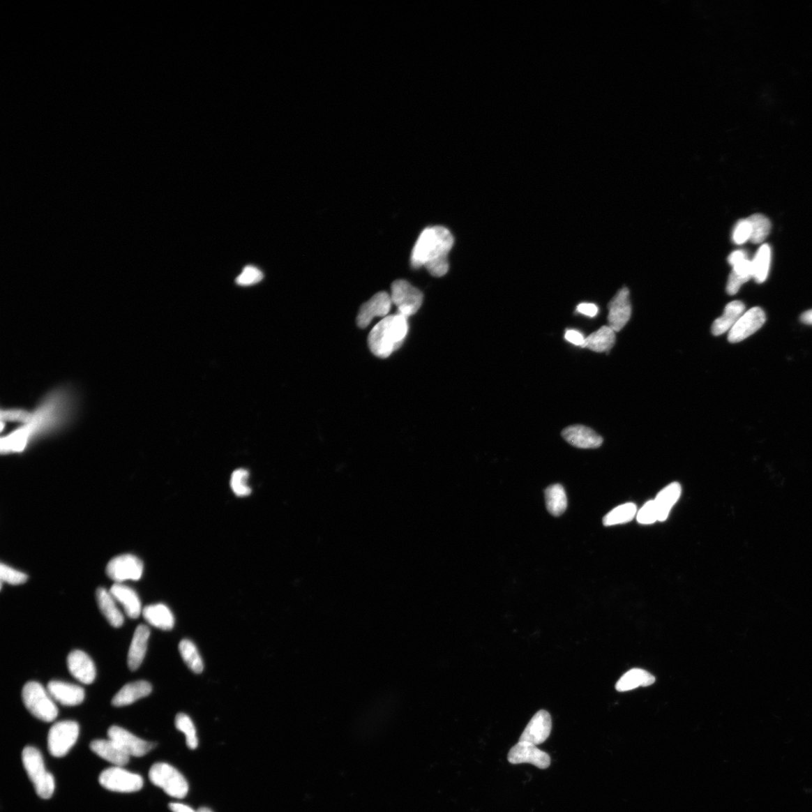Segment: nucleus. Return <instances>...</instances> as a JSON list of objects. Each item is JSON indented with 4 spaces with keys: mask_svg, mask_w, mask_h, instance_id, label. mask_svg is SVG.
Listing matches in <instances>:
<instances>
[{
    "mask_svg": "<svg viewBox=\"0 0 812 812\" xmlns=\"http://www.w3.org/2000/svg\"><path fill=\"white\" fill-rule=\"evenodd\" d=\"M73 409V396L66 389L47 393L32 412L30 421L1 439L2 453L22 452L37 438L64 428Z\"/></svg>",
    "mask_w": 812,
    "mask_h": 812,
    "instance_id": "nucleus-1",
    "label": "nucleus"
},
{
    "mask_svg": "<svg viewBox=\"0 0 812 812\" xmlns=\"http://www.w3.org/2000/svg\"><path fill=\"white\" fill-rule=\"evenodd\" d=\"M453 241L451 232L446 227L434 226L423 230L412 250V266L415 269L423 266L434 277L446 275Z\"/></svg>",
    "mask_w": 812,
    "mask_h": 812,
    "instance_id": "nucleus-2",
    "label": "nucleus"
},
{
    "mask_svg": "<svg viewBox=\"0 0 812 812\" xmlns=\"http://www.w3.org/2000/svg\"><path fill=\"white\" fill-rule=\"evenodd\" d=\"M409 333L408 318L400 314L386 316L377 324L368 337L372 353L380 359H388L403 345Z\"/></svg>",
    "mask_w": 812,
    "mask_h": 812,
    "instance_id": "nucleus-3",
    "label": "nucleus"
},
{
    "mask_svg": "<svg viewBox=\"0 0 812 812\" xmlns=\"http://www.w3.org/2000/svg\"><path fill=\"white\" fill-rule=\"evenodd\" d=\"M22 761L38 796L45 799L51 798L55 789L54 779L46 770L40 751L32 746L26 747L22 752Z\"/></svg>",
    "mask_w": 812,
    "mask_h": 812,
    "instance_id": "nucleus-4",
    "label": "nucleus"
},
{
    "mask_svg": "<svg viewBox=\"0 0 812 812\" xmlns=\"http://www.w3.org/2000/svg\"><path fill=\"white\" fill-rule=\"evenodd\" d=\"M22 699L25 707L34 717L45 722L54 721L58 714V709L50 692L43 686L36 682H30L24 685Z\"/></svg>",
    "mask_w": 812,
    "mask_h": 812,
    "instance_id": "nucleus-5",
    "label": "nucleus"
},
{
    "mask_svg": "<svg viewBox=\"0 0 812 812\" xmlns=\"http://www.w3.org/2000/svg\"><path fill=\"white\" fill-rule=\"evenodd\" d=\"M149 779L153 784L172 797L185 798L189 790L188 783L175 767L165 762L153 765L149 771Z\"/></svg>",
    "mask_w": 812,
    "mask_h": 812,
    "instance_id": "nucleus-6",
    "label": "nucleus"
},
{
    "mask_svg": "<svg viewBox=\"0 0 812 812\" xmlns=\"http://www.w3.org/2000/svg\"><path fill=\"white\" fill-rule=\"evenodd\" d=\"M80 736L79 724L73 721H63L54 723L48 732L47 748L55 758L67 755L74 746Z\"/></svg>",
    "mask_w": 812,
    "mask_h": 812,
    "instance_id": "nucleus-7",
    "label": "nucleus"
},
{
    "mask_svg": "<svg viewBox=\"0 0 812 812\" xmlns=\"http://www.w3.org/2000/svg\"><path fill=\"white\" fill-rule=\"evenodd\" d=\"M391 298L392 303L398 308V313L408 318L418 313L423 296L420 290L400 279L392 284Z\"/></svg>",
    "mask_w": 812,
    "mask_h": 812,
    "instance_id": "nucleus-8",
    "label": "nucleus"
},
{
    "mask_svg": "<svg viewBox=\"0 0 812 812\" xmlns=\"http://www.w3.org/2000/svg\"><path fill=\"white\" fill-rule=\"evenodd\" d=\"M100 784L106 790L119 792H133L141 790L144 781L141 776L114 767L104 770L99 777Z\"/></svg>",
    "mask_w": 812,
    "mask_h": 812,
    "instance_id": "nucleus-9",
    "label": "nucleus"
},
{
    "mask_svg": "<svg viewBox=\"0 0 812 812\" xmlns=\"http://www.w3.org/2000/svg\"><path fill=\"white\" fill-rule=\"evenodd\" d=\"M106 573L113 581L119 584L127 580L138 581L143 573V564L137 557L124 555L112 559Z\"/></svg>",
    "mask_w": 812,
    "mask_h": 812,
    "instance_id": "nucleus-10",
    "label": "nucleus"
},
{
    "mask_svg": "<svg viewBox=\"0 0 812 812\" xmlns=\"http://www.w3.org/2000/svg\"><path fill=\"white\" fill-rule=\"evenodd\" d=\"M108 737L117 743L120 748L130 757H143L156 747V743L144 741L135 737L128 730L118 726H112L110 728Z\"/></svg>",
    "mask_w": 812,
    "mask_h": 812,
    "instance_id": "nucleus-11",
    "label": "nucleus"
},
{
    "mask_svg": "<svg viewBox=\"0 0 812 812\" xmlns=\"http://www.w3.org/2000/svg\"><path fill=\"white\" fill-rule=\"evenodd\" d=\"M766 315L760 307L749 309L744 313L729 332L730 343H740L756 333L766 322Z\"/></svg>",
    "mask_w": 812,
    "mask_h": 812,
    "instance_id": "nucleus-12",
    "label": "nucleus"
},
{
    "mask_svg": "<svg viewBox=\"0 0 812 812\" xmlns=\"http://www.w3.org/2000/svg\"><path fill=\"white\" fill-rule=\"evenodd\" d=\"M508 760L511 765L529 763L541 769H546L550 765L548 753L538 749L535 744L520 741L509 751Z\"/></svg>",
    "mask_w": 812,
    "mask_h": 812,
    "instance_id": "nucleus-13",
    "label": "nucleus"
},
{
    "mask_svg": "<svg viewBox=\"0 0 812 812\" xmlns=\"http://www.w3.org/2000/svg\"><path fill=\"white\" fill-rule=\"evenodd\" d=\"M608 326L615 332H619L629 322L632 307L630 301V292L624 287L618 292L608 304Z\"/></svg>",
    "mask_w": 812,
    "mask_h": 812,
    "instance_id": "nucleus-14",
    "label": "nucleus"
},
{
    "mask_svg": "<svg viewBox=\"0 0 812 812\" xmlns=\"http://www.w3.org/2000/svg\"><path fill=\"white\" fill-rule=\"evenodd\" d=\"M392 304L391 295L388 293L376 294L361 307L356 317L357 326L365 329L375 317H385L391 311Z\"/></svg>",
    "mask_w": 812,
    "mask_h": 812,
    "instance_id": "nucleus-15",
    "label": "nucleus"
},
{
    "mask_svg": "<svg viewBox=\"0 0 812 812\" xmlns=\"http://www.w3.org/2000/svg\"><path fill=\"white\" fill-rule=\"evenodd\" d=\"M552 729V720L550 714L546 710H540L529 721L519 741L538 746L548 739Z\"/></svg>",
    "mask_w": 812,
    "mask_h": 812,
    "instance_id": "nucleus-16",
    "label": "nucleus"
},
{
    "mask_svg": "<svg viewBox=\"0 0 812 812\" xmlns=\"http://www.w3.org/2000/svg\"><path fill=\"white\" fill-rule=\"evenodd\" d=\"M562 435L569 444L578 449H597L603 442V439L599 434L584 425L569 426L562 431Z\"/></svg>",
    "mask_w": 812,
    "mask_h": 812,
    "instance_id": "nucleus-17",
    "label": "nucleus"
},
{
    "mask_svg": "<svg viewBox=\"0 0 812 812\" xmlns=\"http://www.w3.org/2000/svg\"><path fill=\"white\" fill-rule=\"evenodd\" d=\"M68 669L74 678L84 684H92L96 678V667L91 657L85 652H72L67 659Z\"/></svg>",
    "mask_w": 812,
    "mask_h": 812,
    "instance_id": "nucleus-18",
    "label": "nucleus"
},
{
    "mask_svg": "<svg viewBox=\"0 0 812 812\" xmlns=\"http://www.w3.org/2000/svg\"><path fill=\"white\" fill-rule=\"evenodd\" d=\"M47 690L54 701L66 707L78 705L85 697L84 690L80 686L60 681L48 683Z\"/></svg>",
    "mask_w": 812,
    "mask_h": 812,
    "instance_id": "nucleus-19",
    "label": "nucleus"
},
{
    "mask_svg": "<svg viewBox=\"0 0 812 812\" xmlns=\"http://www.w3.org/2000/svg\"><path fill=\"white\" fill-rule=\"evenodd\" d=\"M150 634L149 628L146 625L140 624L135 629L128 657L131 671L138 670L146 656Z\"/></svg>",
    "mask_w": 812,
    "mask_h": 812,
    "instance_id": "nucleus-20",
    "label": "nucleus"
},
{
    "mask_svg": "<svg viewBox=\"0 0 812 812\" xmlns=\"http://www.w3.org/2000/svg\"><path fill=\"white\" fill-rule=\"evenodd\" d=\"M91 749L96 755L108 761L115 767H123L130 761V756L127 755L113 740L96 739L91 743Z\"/></svg>",
    "mask_w": 812,
    "mask_h": 812,
    "instance_id": "nucleus-21",
    "label": "nucleus"
},
{
    "mask_svg": "<svg viewBox=\"0 0 812 812\" xmlns=\"http://www.w3.org/2000/svg\"><path fill=\"white\" fill-rule=\"evenodd\" d=\"M152 691L151 684L146 681L129 683L114 696L112 704L115 707H123L147 697Z\"/></svg>",
    "mask_w": 812,
    "mask_h": 812,
    "instance_id": "nucleus-22",
    "label": "nucleus"
},
{
    "mask_svg": "<svg viewBox=\"0 0 812 812\" xmlns=\"http://www.w3.org/2000/svg\"><path fill=\"white\" fill-rule=\"evenodd\" d=\"M110 593L115 601L123 606L125 613L130 618L137 619L140 617L142 604L138 595L133 589L118 583L111 587Z\"/></svg>",
    "mask_w": 812,
    "mask_h": 812,
    "instance_id": "nucleus-23",
    "label": "nucleus"
},
{
    "mask_svg": "<svg viewBox=\"0 0 812 812\" xmlns=\"http://www.w3.org/2000/svg\"><path fill=\"white\" fill-rule=\"evenodd\" d=\"M746 306L741 301H732L725 307L723 314L715 320L712 326V333L715 336L730 331L744 314Z\"/></svg>",
    "mask_w": 812,
    "mask_h": 812,
    "instance_id": "nucleus-24",
    "label": "nucleus"
},
{
    "mask_svg": "<svg viewBox=\"0 0 812 812\" xmlns=\"http://www.w3.org/2000/svg\"><path fill=\"white\" fill-rule=\"evenodd\" d=\"M142 615L149 624L163 631H170L175 625V617L170 609L161 603L146 606Z\"/></svg>",
    "mask_w": 812,
    "mask_h": 812,
    "instance_id": "nucleus-25",
    "label": "nucleus"
},
{
    "mask_svg": "<svg viewBox=\"0 0 812 812\" xmlns=\"http://www.w3.org/2000/svg\"><path fill=\"white\" fill-rule=\"evenodd\" d=\"M681 495L682 487L678 482L671 483L659 492L654 499L659 510V521L663 522L668 518L672 508L678 502Z\"/></svg>",
    "mask_w": 812,
    "mask_h": 812,
    "instance_id": "nucleus-26",
    "label": "nucleus"
},
{
    "mask_svg": "<svg viewBox=\"0 0 812 812\" xmlns=\"http://www.w3.org/2000/svg\"><path fill=\"white\" fill-rule=\"evenodd\" d=\"M96 599L101 612L110 624L115 627H121L124 622L123 616L110 592L104 588H99L96 592Z\"/></svg>",
    "mask_w": 812,
    "mask_h": 812,
    "instance_id": "nucleus-27",
    "label": "nucleus"
},
{
    "mask_svg": "<svg viewBox=\"0 0 812 812\" xmlns=\"http://www.w3.org/2000/svg\"><path fill=\"white\" fill-rule=\"evenodd\" d=\"M615 341V332L610 326H603L585 338L582 347L598 353L608 352L612 349Z\"/></svg>",
    "mask_w": 812,
    "mask_h": 812,
    "instance_id": "nucleus-28",
    "label": "nucleus"
},
{
    "mask_svg": "<svg viewBox=\"0 0 812 812\" xmlns=\"http://www.w3.org/2000/svg\"><path fill=\"white\" fill-rule=\"evenodd\" d=\"M655 677L642 669H633L625 673L616 684V690L628 691L639 687H647L655 682Z\"/></svg>",
    "mask_w": 812,
    "mask_h": 812,
    "instance_id": "nucleus-29",
    "label": "nucleus"
},
{
    "mask_svg": "<svg viewBox=\"0 0 812 812\" xmlns=\"http://www.w3.org/2000/svg\"><path fill=\"white\" fill-rule=\"evenodd\" d=\"M546 508L550 515L562 516L567 509V497L564 488L559 484L548 487L545 490Z\"/></svg>",
    "mask_w": 812,
    "mask_h": 812,
    "instance_id": "nucleus-30",
    "label": "nucleus"
},
{
    "mask_svg": "<svg viewBox=\"0 0 812 812\" xmlns=\"http://www.w3.org/2000/svg\"><path fill=\"white\" fill-rule=\"evenodd\" d=\"M732 267L727 286V292L730 295L737 294L742 285L753 278L751 260H744Z\"/></svg>",
    "mask_w": 812,
    "mask_h": 812,
    "instance_id": "nucleus-31",
    "label": "nucleus"
},
{
    "mask_svg": "<svg viewBox=\"0 0 812 812\" xmlns=\"http://www.w3.org/2000/svg\"><path fill=\"white\" fill-rule=\"evenodd\" d=\"M772 251L768 244L762 245L751 260L753 278L758 283H765L768 277L771 264Z\"/></svg>",
    "mask_w": 812,
    "mask_h": 812,
    "instance_id": "nucleus-32",
    "label": "nucleus"
},
{
    "mask_svg": "<svg viewBox=\"0 0 812 812\" xmlns=\"http://www.w3.org/2000/svg\"><path fill=\"white\" fill-rule=\"evenodd\" d=\"M637 512L636 504L627 502L609 511L603 518V523L606 527L626 524L635 518Z\"/></svg>",
    "mask_w": 812,
    "mask_h": 812,
    "instance_id": "nucleus-33",
    "label": "nucleus"
},
{
    "mask_svg": "<svg viewBox=\"0 0 812 812\" xmlns=\"http://www.w3.org/2000/svg\"><path fill=\"white\" fill-rule=\"evenodd\" d=\"M180 654L188 668L193 672L200 674L204 669V664L195 643L188 640H183L179 646Z\"/></svg>",
    "mask_w": 812,
    "mask_h": 812,
    "instance_id": "nucleus-34",
    "label": "nucleus"
},
{
    "mask_svg": "<svg viewBox=\"0 0 812 812\" xmlns=\"http://www.w3.org/2000/svg\"><path fill=\"white\" fill-rule=\"evenodd\" d=\"M748 220L751 226V236L750 241L753 244H760L769 236L771 230V222L765 216L755 214Z\"/></svg>",
    "mask_w": 812,
    "mask_h": 812,
    "instance_id": "nucleus-35",
    "label": "nucleus"
},
{
    "mask_svg": "<svg viewBox=\"0 0 812 812\" xmlns=\"http://www.w3.org/2000/svg\"><path fill=\"white\" fill-rule=\"evenodd\" d=\"M177 730L186 735L187 746L191 749H196L198 746V738L195 723L186 714L180 713L176 718Z\"/></svg>",
    "mask_w": 812,
    "mask_h": 812,
    "instance_id": "nucleus-36",
    "label": "nucleus"
},
{
    "mask_svg": "<svg viewBox=\"0 0 812 812\" xmlns=\"http://www.w3.org/2000/svg\"><path fill=\"white\" fill-rule=\"evenodd\" d=\"M249 473L247 470L239 469L232 474L230 486L234 494L240 497L250 495L251 489L248 485Z\"/></svg>",
    "mask_w": 812,
    "mask_h": 812,
    "instance_id": "nucleus-37",
    "label": "nucleus"
},
{
    "mask_svg": "<svg viewBox=\"0 0 812 812\" xmlns=\"http://www.w3.org/2000/svg\"><path fill=\"white\" fill-rule=\"evenodd\" d=\"M637 521L641 525H649L659 521V510H657L655 501L650 500L647 502L642 508L637 512Z\"/></svg>",
    "mask_w": 812,
    "mask_h": 812,
    "instance_id": "nucleus-38",
    "label": "nucleus"
},
{
    "mask_svg": "<svg viewBox=\"0 0 812 812\" xmlns=\"http://www.w3.org/2000/svg\"><path fill=\"white\" fill-rule=\"evenodd\" d=\"M264 274L261 271L253 266H247L236 279V283L240 286L253 285L262 281Z\"/></svg>",
    "mask_w": 812,
    "mask_h": 812,
    "instance_id": "nucleus-39",
    "label": "nucleus"
},
{
    "mask_svg": "<svg viewBox=\"0 0 812 812\" xmlns=\"http://www.w3.org/2000/svg\"><path fill=\"white\" fill-rule=\"evenodd\" d=\"M32 412L23 409H8L1 410V422H17L22 425L31 419Z\"/></svg>",
    "mask_w": 812,
    "mask_h": 812,
    "instance_id": "nucleus-40",
    "label": "nucleus"
},
{
    "mask_svg": "<svg viewBox=\"0 0 812 812\" xmlns=\"http://www.w3.org/2000/svg\"><path fill=\"white\" fill-rule=\"evenodd\" d=\"M751 226L748 218L739 220L735 227L732 234L734 243L743 245L751 239Z\"/></svg>",
    "mask_w": 812,
    "mask_h": 812,
    "instance_id": "nucleus-41",
    "label": "nucleus"
},
{
    "mask_svg": "<svg viewBox=\"0 0 812 812\" xmlns=\"http://www.w3.org/2000/svg\"><path fill=\"white\" fill-rule=\"evenodd\" d=\"M0 577L2 582L14 585L23 584L27 580V576L24 573L3 564L0 567Z\"/></svg>",
    "mask_w": 812,
    "mask_h": 812,
    "instance_id": "nucleus-42",
    "label": "nucleus"
},
{
    "mask_svg": "<svg viewBox=\"0 0 812 812\" xmlns=\"http://www.w3.org/2000/svg\"><path fill=\"white\" fill-rule=\"evenodd\" d=\"M565 338L569 343L581 347L585 340V338L582 333L574 330L567 331L565 334Z\"/></svg>",
    "mask_w": 812,
    "mask_h": 812,
    "instance_id": "nucleus-43",
    "label": "nucleus"
},
{
    "mask_svg": "<svg viewBox=\"0 0 812 812\" xmlns=\"http://www.w3.org/2000/svg\"><path fill=\"white\" fill-rule=\"evenodd\" d=\"M577 311L586 316L594 317L597 315L599 309L595 304L582 303L577 307Z\"/></svg>",
    "mask_w": 812,
    "mask_h": 812,
    "instance_id": "nucleus-44",
    "label": "nucleus"
},
{
    "mask_svg": "<svg viewBox=\"0 0 812 812\" xmlns=\"http://www.w3.org/2000/svg\"><path fill=\"white\" fill-rule=\"evenodd\" d=\"M748 259V255L746 251L743 250H737L733 253L728 257V262L731 266H734L741 262V261Z\"/></svg>",
    "mask_w": 812,
    "mask_h": 812,
    "instance_id": "nucleus-45",
    "label": "nucleus"
},
{
    "mask_svg": "<svg viewBox=\"0 0 812 812\" xmlns=\"http://www.w3.org/2000/svg\"><path fill=\"white\" fill-rule=\"evenodd\" d=\"M169 808L172 812H198L195 809H193L189 806L183 804H179V802H173V804H170L169 805Z\"/></svg>",
    "mask_w": 812,
    "mask_h": 812,
    "instance_id": "nucleus-46",
    "label": "nucleus"
},
{
    "mask_svg": "<svg viewBox=\"0 0 812 812\" xmlns=\"http://www.w3.org/2000/svg\"><path fill=\"white\" fill-rule=\"evenodd\" d=\"M801 322L806 324L812 325V309L802 315Z\"/></svg>",
    "mask_w": 812,
    "mask_h": 812,
    "instance_id": "nucleus-47",
    "label": "nucleus"
},
{
    "mask_svg": "<svg viewBox=\"0 0 812 812\" xmlns=\"http://www.w3.org/2000/svg\"><path fill=\"white\" fill-rule=\"evenodd\" d=\"M197 811L198 812H213L210 809L206 808V807H202V808L199 809V810Z\"/></svg>",
    "mask_w": 812,
    "mask_h": 812,
    "instance_id": "nucleus-48",
    "label": "nucleus"
}]
</instances>
